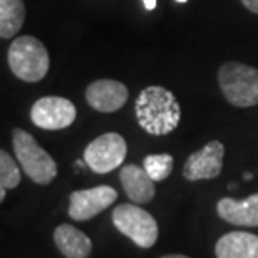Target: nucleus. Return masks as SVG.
Here are the masks:
<instances>
[{
	"label": "nucleus",
	"instance_id": "obj_1",
	"mask_svg": "<svg viewBox=\"0 0 258 258\" xmlns=\"http://www.w3.org/2000/svg\"><path fill=\"white\" fill-rule=\"evenodd\" d=\"M138 124L148 134L164 136L178 127L181 107L171 91L161 86H149L139 92L136 106Z\"/></svg>",
	"mask_w": 258,
	"mask_h": 258
},
{
	"label": "nucleus",
	"instance_id": "obj_2",
	"mask_svg": "<svg viewBox=\"0 0 258 258\" xmlns=\"http://www.w3.org/2000/svg\"><path fill=\"white\" fill-rule=\"evenodd\" d=\"M9 67L20 81L39 82L49 72L50 57L47 47L32 35H20L9 47Z\"/></svg>",
	"mask_w": 258,
	"mask_h": 258
},
{
	"label": "nucleus",
	"instance_id": "obj_3",
	"mask_svg": "<svg viewBox=\"0 0 258 258\" xmlns=\"http://www.w3.org/2000/svg\"><path fill=\"white\" fill-rule=\"evenodd\" d=\"M218 84L225 99L236 107H253L258 104V69L230 60L220 66Z\"/></svg>",
	"mask_w": 258,
	"mask_h": 258
},
{
	"label": "nucleus",
	"instance_id": "obj_4",
	"mask_svg": "<svg viewBox=\"0 0 258 258\" xmlns=\"http://www.w3.org/2000/svg\"><path fill=\"white\" fill-rule=\"evenodd\" d=\"M12 146L15 158L24 173L37 184H49L57 176V164L54 158L35 141V138L24 129H14Z\"/></svg>",
	"mask_w": 258,
	"mask_h": 258
},
{
	"label": "nucleus",
	"instance_id": "obj_5",
	"mask_svg": "<svg viewBox=\"0 0 258 258\" xmlns=\"http://www.w3.org/2000/svg\"><path fill=\"white\" fill-rule=\"evenodd\" d=\"M112 223L122 235L141 248H151L158 241V223L151 213L138 205L122 203L112 211Z\"/></svg>",
	"mask_w": 258,
	"mask_h": 258
},
{
	"label": "nucleus",
	"instance_id": "obj_6",
	"mask_svg": "<svg viewBox=\"0 0 258 258\" xmlns=\"http://www.w3.org/2000/svg\"><path fill=\"white\" fill-rule=\"evenodd\" d=\"M126 153V139L117 133H106L87 144L84 149V161L94 173L106 174L124 163Z\"/></svg>",
	"mask_w": 258,
	"mask_h": 258
},
{
	"label": "nucleus",
	"instance_id": "obj_7",
	"mask_svg": "<svg viewBox=\"0 0 258 258\" xmlns=\"http://www.w3.org/2000/svg\"><path fill=\"white\" fill-rule=\"evenodd\" d=\"M77 116L76 106L69 99L59 96H45L34 102L30 119L37 127L45 131H60L69 127Z\"/></svg>",
	"mask_w": 258,
	"mask_h": 258
},
{
	"label": "nucleus",
	"instance_id": "obj_8",
	"mask_svg": "<svg viewBox=\"0 0 258 258\" xmlns=\"http://www.w3.org/2000/svg\"><path fill=\"white\" fill-rule=\"evenodd\" d=\"M116 200L117 191L107 184H101L91 189H79L71 195L69 216L76 221L92 220L101 211L109 208Z\"/></svg>",
	"mask_w": 258,
	"mask_h": 258
},
{
	"label": "nucleus",
	"instance_id": "obj_9",
	"mask_svg": "<svg viewBox=\"0 0 258 258\" xmlns=\"http://www.w3.org/2000/svg\"><path fill=\"white\" fill-rule=\"evenodd\" d=\"M223 154L225 146L220 141H210L200 151L193 153L186 159L183 168V176L188 181H200V179H213L220 176L223 169Z\"/></svg>",
	"mask_w": 258,
	"mask_h": 258
},
{
	"label": "nucleus",
	"instance_id": "obj_10",
	"mask_svg": "<svg viewBox=\"0 0 258 258\" xmlns=\"http://www.w3.org/2000/svg\"><path fill=\"white\" fill-rule=\"evenodd\" d=\"M129 91L121 81L97 79L86 89V101L99 112H116L127 102Z\"/></svg>",
	"mask_w": 258,
	"mask_h": 258
},
{
	"label": "nucleus",
	"instance_id": "obj_11",
	"mask_svg": "<svg viewBox=\"0 0 258 258\" xmlns=\"http://www.w3.org/2000/svg\"><path fill=\"white\" fill-rule=\"evenodd\" d=\"M221 220L236 226H258V193L245 200L221 198L216 203Z\"/></svg>",
	"mask_w": 258,
	"mask_h": 258
},
{
	"label": "nucleus",
	"instance_id": "obj_12",
	"mask_svg": "<svg viewBox=\"0 0 258 258\" xmlns=\"http://www.w3.org/2000/svg\"><path fill=\"white\" fill-rule=\"evenodd\" d=\"M119 179L126 196L133 203H149L156 195V188H154L156 181L146 173V169L138 164L122 166Z\"/></svg>",
	"mask_w": 258,
	"mask_h": 258
},
{
	"label": "nucleus",
	"instance_id": "obj_13",
	"mask_svg": "<svg viewBox=\"0 0 258 258\" xmlns=\"http://www.w3.org/2000/svg\"><path fill=\"white\" fill-rule=\"evenodd\" d=\"M216 258H258V236L248 231H231L216 241Z\"/></svg>",
	"mask_w": 258,
	"mask_h": 258
},
{
	"label": "nucleus",
	"instance_id": "obj_14",
	"mask_svg": "<svg viewBox=\"0 0 258 258\" xmlns=\"http://www.w3.org/2000/svg\"><path fill=\"white\" fill-rule=\"evenodd\" d=\"M54 243L66 258H87L92 251V241L89 236L66 223L55 228Z\"/></svg>",
	"mask_w": 258,
	"mask_h": 258
},
{
	"label": "nucleus",
	"instance_id": "obj_15",
	"mask_svg": "<svg viewBox=\"0 0 258 258\" xmlns=\"http://www.w3.org/2000/svg\"><path fill=\"white\" fill-rule=\"evenodd\" d=\"M25 20L24 0H0V37L12 39Z\"/></svg>",
	"mask_w": 258,
	"mask_h": 258
},
{
	"label": "nucleus",
	"instance_id": "obj_16",
	"mask_svg": "<svg viewBox=\"0 0 258 258\" xmlns=\"http://www.w3.org/2000/svg\"><path fill=\"white\" fill-rule=\"evenodd\" d=\"M174 159L171 154H148L143 161V168L154 181H163L173 171Z\"/></svg>",
	"mask_w": 258,
	"mask_h": 258
},
{
	"label": "nucleus",
	"instance_id": "obj_17",
	"mask_svg": "<svg viewBox=\"0 0 258 258\" xmlns=\"http://www.w3.org/2000/svg\"><path fill=\"white\" fill-rule=\"evenodd\" d=\"M20 184V169L15 159L2 149L0 151V188L14 189Z\"/></svg>",
	"mask_w": 258,
	"mask_h": 258
},
{
	"label": "nucleus",
	"instance_id": "obj_18",
	"mask_svg": "<svg viewBox=\"0 0 258 258\" xmlns=\"http://www.w3.org/2000/svg\"><path fill=\"white\" fill-rule=\"evenodd\" d=\"M241 4L245 5L246 9L250 10V12H253L258 15V0H240Z\"/></svg>",
	"mask_w": 258,
	"mask_h": 258
},
{
	"label": "nucleus",
	"instance_id": "obj_19",
	"mask_svg": "<svg viewBox=\"0 0 258 258\" xmlns=\"http://www.w3.org/2000/svg\"><path fill=\"white\" fill-rule=\"evenodd\" d=\"M143 4H144V9H146V10H154V9H156V5H158L156 0H143Z\"/></svg>",
	"mask_w": 258,
	"mask_h": 258
},
{
	"label": "nucleus",
	"instance_id": "obj_20",
	"mask_svg": "<svg viewBox=\"0 0 258 258\" xmlns=\"http://www.w3.org/2000/svg\"><path fill=\"white\" fill-rule=\"evenodd\" d=\"M161 258H189V256H186V255H164Z\"/></svg>",
	"mask_w": 258,
	"mask_h": 258
},
{
	"label": "nucleus",
	"instance_id": "obj_21",
	"mask_svg": "<svg viewBox=\"0 0 258 258\" xmlns=\"http://www.w3.org/2000/svg\"><path fill=\"white\" fill-rule=\"evenodd\" d=\"M176 2H178V4H186L188 0H176Z\"/></svg>",
	"mask_w": 258,
	"mask_h": 258
}]
</instances>
